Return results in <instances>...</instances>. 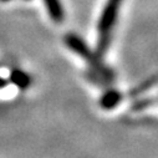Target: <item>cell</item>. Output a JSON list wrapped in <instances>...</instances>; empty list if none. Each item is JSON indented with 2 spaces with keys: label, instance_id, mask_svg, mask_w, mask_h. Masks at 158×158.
I'll return each instance as SVG.
<instances>
[{
  "label": "cell",
  "instance_id": "8992f818",
  "mask_svg": "<svg viewBox=\"0 0 158 158\" xmlns=\"http://www.w3.org/2000/svg\"><path fill=\"white\" fill-rule=\"evenodd\" d=\"M157 84H158V77H157V76L151 77V78H147V80L142 81L138 86H136V87L130 92V96H131V97H138L139 95H142V94L147 92L148 90H151V89H152L154 85H157Z\"/></svg>",
  "mask_w": 158,
  "mask_h": 158
},
{
  "label": "cell",
  "instance_id": "277c9868",
  "mask_svg": "<svg viewBox=\"0 0 158 158\" xmlns=\"http://www.w3.org/2000/svg\"><path fill=\"white\" fill-rule=\"evenodd\" d=\"M43 2L46 6V10L50 18L57 24L62 23L65 19V11H64V6L60 0H43Z\"/></svg>",
  "mask_w": 158,
  "mask_h": 158
},
{
  "label": "cell",
  "instance_id": "6da1fadb",
  "mask_svg": "<svg viewBox=\"0 0 158 158\" xmlns=\"http://www.w3.org/2000/svg\"><path fill=\"white\" fill-rule=\"evenodd\" d=\"M64 43L69 48V50H71L73 54L78 55L84 61H86L89 64L90 70H92L96 73H98L100 76H102L108 82L113 81L114 72L107 65L103 64L102 57H100L95 51H92V49L78 35L72 34V32L66 34L64 37Z\"/></svg>",
  "mask_w": 158,
  "mask_h": 158
},
{
  "label": "cell",
  "instance_id": "3957f363",
  "mask_svg": "<svg viewBox=\"0 0 158 158\" xmlns=\"http://www.w3.org/2000/svg\"><path fill=\"white\" fill-rule=\"evenodd\" d=\"M122 98H123V96H122V94L118 91V90L108 89L101 96V98H100V106L103 110H113L114 107H117L118 105L121 103Z\"/></svg>",
  "mask_w": 158,
  "mask_h": 158
},
{
  "label": "cell",
  "instance_id": "52a82bcc",
  "mask_svg": "<svg viewBox=\"0 0 158 158\" xmlns=\"http://www.w3.org/2000/svg\"><path fill=\"white\" fill-rule=\"evenodd\" d=\"M6 85H8V80H5V78H3V77H0V89L5 87Z\"/></svg>",
  "mask_w": 158,
  "mask_h": 158
},
{
  "label": "cell",
  "instance_id": "ba28073f",
  "mask_svg": "<svg viewBox=\"0 0 158 158\" xmlns=\"http://www.w3.org/2000/svg\"><path fill=\"white\" fill-rule=\"evenodd\" d=\"M2 2H9V0H2Z\"/></svg>",
  "mask_w": 158,
  "mask_h": 158
},
{
  "label": "cell",
  "instance_id": "5b68a950",
  "mask_svg": "<svg viewBox=\"0 0 158 158\" xmlns=\"http://www.w3.org/2000/svg\"><path fill=\"white\" fill-rule=\"evenodd\" d=\"M10 81L15 85V86H18L20 90H25V89H27L29 86H30V84H31V77L26 73V72H24V71H21V70H14L13 72H11V75H10Z\"/></svg>",
  "mask_w": 158,
  "mask_h": 158
},
{
  "label": "cell",
  "instance_id": "7a4b0ae2",
  "mask_svg": "<svg viewBox=\"0 0 158 158\" xmlns=\"http://www.w3.org/2000/svg\"><path fill=\"white\" fill-rule=\"evenodd\" d=\"M122 3L123 0H107L106 2L97 24V30L100 35H111Z\"/></svg>",
  "mask_w": 158,
  "mask_h": 158
}]
</instances>
